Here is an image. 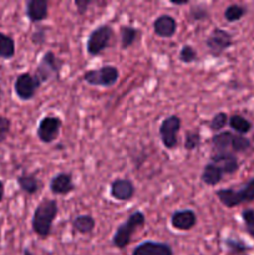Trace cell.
<instances>
[{
  "label": "cell",
  "mask_w": 254,
  "mask_h": 255,
  "mask_svg": "<svg viewBox=\"0 0 254 255\" xmlns=\"http://www.w3.org/2000/svg\"><path fill=\"white\" fill-rule=\"evenodd\" d=\"M59 214V206L55 199L44 198L35 208L31 219L32 231L40 238H47L51 234L52 224Z\"/></svg>",
  "instance_id": "cell-1"
},
{
  "label": "cell",
  "mask_w": 254,
  "mask_h": 255,
  "mask_svg": "<svg viewBox=\"0 0 254 255\" xmlns=\"http://www.w3.org/2000/svg\"><path fill=\"white\" fill-rule=\"evenodd\" d=\"M75 6H76V11L79 15H85L87 12V9L95 4L94 0H75L74 1Z\"/></svg>",
  "instance_id": "cell-35"
},
{
  "label": "cell",
  "mask_w": 254,
  "mask_h": 255,
  "mask_svg": "<svg viewBox=\"0 0 254 255\" xmlns=\"http://www.w3.org/2000/svg\"><path fill=\"white\" fill-rule=\"evenodd\" d=\"M17 186L20 187L24 193L29 194V196H34L41 188V182L37 177H35L34 174H20L16 178Z\"/></svg>",
  "instance_id": "cell-19"
},
{
  "label": "cell",
  "mask_w": 254,
  "mask_h": 255,
  "mask_svg": "<svg viewBox=\"0 0 254 255\" xmlns=\"http://www.w3.org/2000/svg\"><path fill=\"white\" fill-rule=\"evenodd\" d=\"M202 143V137L198 131H188L184 136V149L188 152L196 151Z\"/></svg>",
  "instance_id": "cell-28"
},
{
  "label": "cell",
  "mask_w": 254,
  "mask_h": 255,
  "mask_svg": "<svg viewBox=\"0 0 254 255\" xmlns=\"http://www.w3.org/2000/svg\"><path fill=\"white\" fill-rule=\"evenodd\" d=\"M136 194V187L128 178H116L110 187V196L120 202H128Z\"/></svg>",
  "instance_id": "cell-11"
},
{
  "label": "cell",
  "mask_w": 254,
  "mask_h": 255,
  "mask_svg": "<svg viewBox=\"0 0 254 255\" xmlns=\"http://www.w3.org/2000/svg\"><path fill=\"white\" fill-rule=\"evenodd\" d=\"M211 162L217 164L224 174H233L239 168L238 158L232 152H213L211 154Z\"/></svg>",
  "instance_id": "cell-16"
},
{
  "label": "cell",
  "mask_w": 254,
  "mask_h": 255,
  "mask_svg": "<svg viewBox=\"0 0 254 255\" xmlns=\"http://www.w3.org/2000/svg\"><path fill=\"white\" fill-rule=\"evenodd\" d=\"M1 96H2V90H1V86H0V100H1Z\"/></svg>",
  "instance_id": "cell-39"
},
{
  "label": "cell",
  "mask_w": 254,
  "mask_h": 255,
  "mask_svg": "<svg viewBox=\"0 0 254 255\" xmlns=\"http://www.w3.org/2000/svg\"><path fill=\"white\" fill-rule=\"evenodd\" d=\"M188 16L189 19L193 20V21L197 22H202V21H207L211 16L209 14V9L204 4H197V5H192L189 7L188 11Z\"/></svg>",
  "instance_id": "cell-25"
},
{
  "label": "cell",
  "mask_w": 254,
  "mask_h": 255,
  "mask_svg": "<svg viewBox=\"0 0 254 255\" xmlns=\"http://www.w3.org/2000/svg\"><path fill=\"white\" fill-rule=\"evenodd\" d=\"M4 196H5V187H4V183L0 181V203H1L2 199H4Z\"/></svg>",
  "instance_id": "cell-36"
},
{
  "label": "cell",
  "mask_w": 254,
  "mask_h": 255,
  "mask_svg": "<svg viewBox=\"0 0 254 255\" xmlns=\"http://www.w3.org/2000/svg\"><path fill=\"white\" fill-rule=\"evenodd\" d=\"M188 2H189L188 0H187V1H173V0H171V1H169V4L173 5V6H183V5H187Z\"/></svg>",
  "instance_id": "cell-37"
},
{
  "label": "cell",
  "mask_w": 254,
  "mask_h": 255,
  "mask_svg": "<svg viewBox=\"0 0 254 255\" xmlns=\"http://www.w3.org/2000/svg\"><path fill=\"white\" fill-rule=\"evenodd\" d=\"M139 29L133 26H129V25H122L120 27V37H121V49L127 50L137 41L138 39Z\"/></svg>",
  "instance_id": "cell-22"
},
{
  "label": "cell",
  "mask_w": 254,
  "mask_h": 255,
  "mask_svg": "<svg viewBox=\"0 0 254 255\" xmlns=\"http://www.w3.org/2000/svg\"><path fill=\"white\" fill-rule=\"evenodd\" d=\"M114 36V30L110 25L104 24L95 27L87 36L86 51L90 56H97L109 47Z\"/></svg>",
  "instance_id": "cell-6"
},
{
  "label": "cell",
  "mask_w": 254,
  "mask_h": 255,
  "mask_svg": "<svg viewBox=\"0 0 254 255\" xmlns=\"http://www.w3.org/2000/svg\"><path fill=\"white\" fill-rule=\"evenodd\" d=\"M178 59L183 64H192V62H196L198 60V54H197L193 46H191V45H183L181 47V50H179Z\"/></svg>",
  "instance_id": "cell-30"
},
{
  "label": "cell",
  "mask_w": 254,
  "mask_h": 255,
  "mask_svg": "<svg viewBox=\"0 0 254 255\" xmlns=\"http://www.w3.org/2000/svg\"><path fill=\"white\" fill-rule=\"evenodd\" d=\"M132 255H173V249L168 243L146 241L134 247Z\"/></svg>",
  "instance_id": "cell-15"
},
{
  "label": "cell",
  "mask_w": 254,
  "mask_h": 255,
  "mask_svg": "<svg viewBox=\"0 0 254 255\" xmlns=\"http://www.w3.org/2000/svg\"><path fill=\"white\" fill-rule=\"evenodd\" d=\"M234 133L229 131L219 132L214 134L211 138L213 152H231L229 148H232V141H233Z\"/></svg>",
  "instance_id": "cell-20"
},
{
  "label": "cell",
  "mask_w": 254,
  "mask_h": 255,
  "mask_svg": "<svg viewBox=\"0 0 254 255\" xmlns=\"http://www.w3.org/2000/svg\"><path fill=\"white\" fill-rule=\"evenodd\" d=\"M223 171L217 164L209 162V163H207L203 167V171H202L201 174V181L204 184H207V186L214 187L218 183H221L222 179H223Z\"/></svg>",
  "instance_id": "cell-18"
},
{
  "label": "cell",
  "mask_w": 254,
  "mask_h": 255,
  "mask_svg": "<svg viewBox=\"0 0 254 255\" xmlns=\"http://www.w3.org/2000/svg\"><path fill=\"white\" fill-rule=\"evenodd\" d=\"M242 219H243L247 233L254 238V209H244V211L242 212Z\"/></svg>",
  "instance_id": "cell-31"
},
{
  "label": "cell",
  "mask_w": 254,
  "mask_h": 255,
  "mask_svg": "<svg viewBox=\"0 0 254 255\" xmlns=\"http://www.w3.org/2000/svg\"><path fill=\"white\" fill-rule=\"evenodd\" d=\"M197 224V214L192 209H179L171 217V226L181 232L191 231Z\"/></svg>",
  "instance_id": "cell-14"
},
{
  "label": "cell",
  "mask_w": 254,
  "mask_h": 255,
  "mask_svg": "<svg viewBox=\"0 0 254 255\" xmlns=\"http://www.w3.org/2000/svg\"><path fill=\"white\" fill-rule=\"evenodd\" d=\"M62 66L64 61L61 59H59L52 51H46L42 55L34 75L41 84L49 82L50 80H59Z\"/></svg>",
  "instance_id": "cell-4"
},
{
  "label": "cell",
  "mask_w": 254,
  "mask_h": 255,
  "mask_svg": "<svg viewBox=\"0 0 254 255\" xmlns=\"http://www.w3.org/2000/svg\"><path fill=\"white\" fill-rule=\"evenodd\" d=\"M228 125L237 134H241V136H244L252 129V122L242 115H232L228 119Z\"/></svg>",
  "instance_id": "cell-23"
},
{
  "label": "cell",
  "mask_w": 254,
  "mask_h": 255,
  "mask_svg": "<svg viewBox=\"0 0 254 255\" xmlns=\"http://www.w3.org/2000/svg\"><path fill=\"white\" fill-rule=\"evenodd\" d=\"M24 255H32L31 252H30L29 248H25L24 249Z\"/></svg>",
  "instance_id": "cell-38"
},
{
  "label": "cell",
  "mask_w": 254,
  "mask_h": 255,
  "mask_svg": "<svg viewBox=\"0 0 254 255\" xmlns=\"http://www.w3.org/2000/svg\"><path fill=\"white\" fill-rule=\"evenodd\" d=\"M146 224V216L143 212L136 211L126 219L122 224H120L112 236V244L119 249H124L131 243V239L137 228H141Z\"/></svg>",
  "instance_id": "cell-2"
},
{
  "label": "cell",
  "mask_w": 254,
  "mask_h": 255,
  "mask_svg": "<svg viewBox=\"0 0 254 255\" xmlns=\"http://www.w3.org/2000/svg\"><path fill=\"white\" fill-rule=\"evenodd\" d=\"M252 143L247 137L241 136V134H234L233 141H232V153H243L251 148Z\"/></svg>",
  "instance_id": "cell-29"
},
{
  "label": "cell",
  "mask_w": 254,
  "mask_h": 255,
  "mask_svg": "<svg viewBox=\"0 0 254 255\" xmlns=\"http://www.w3.org/2000/svg\"><path fill=\"white\" fill-rule=\"evenodd\" d=\"M224 243H226V246L228 247L229 249H232V251L234 252H246L249 249V247L247 246L244 242H242L241 239L227 238L226 241H224Z\"/></svg>",
  "instance_id": "cell-33"
},
{
  "label": "cell",
  "mask_w": 254,
  "mask_h": 255,
  "mask_svg": "<svg viewBox=\"0 0 254 255\" xmlns=\"http://www.w3.org/2000/svg\"><path fill=\"white\" fill-rule=\"evenodd\" d=\"M15 51H16L15 40L0 31V57L5 60L12 59L15 56Z\"/></svg>",
  "instance_id": "cell-24"
},
{
  "label": "cell",
  "mask_w": 254,
  "mask_h": 255,
  "mask_svg": "<svg viewBox=\"0 0 254 255\" xmlns=\"http://www.w3.org/2000/svg\"><path fill=\"white\" fill-rule=\"evenodd\" d=\"M247 14V9L242 5L238 4H232L229 6H227V9L224 10V19L228 22H237Z\"/></svg>",
  "instance_id": "cell-26"
},
{
  "label": "cell",
  "mask_w": 254,
  "mask_h": 255,
  "mask_svg": "<svg viewBox=\"0 0 254 255\" xmlns=\"http://www.w3.org/2000/svg\"><path fill=\"white\" fill-rule=\"evenodd\" d=\"M46 27H40V29L35 30L34 34L31 35V42L36 46H42L46 42Z\"/></svg>",
  "instance_id": "cell-34"
},
{
  "label": "cell",
  "mask_w": 254,
  "mask_h": 255,
  "mask_svg": "<svg viewBox=\"0 0 254 255\" xmlns=\"http://www.w3.org/2000/svg\"><path fill=\"white\" fill-rule=\"evenodd\" d=\"M0 237H1V234H0Z\"/></svg>",
  "instance_id": "cell-40"
},
{
  "label": "cell",
  "mask_w": 254,
  "mask_h": 255,
  "mask_svg": "<svg viewBox=\"0 0 254 255\" xmlns=\"http://www.w3.org/2000/svg\"><path fill=\"white\" fill-rule=\"evenodd\" d=\"M181 127L182 120L177 115H171L162 121L159 125L158 134L164 148L174 149L178 146V133Z\"/></svg>",
  "instance_id": "cell-7"
},
{
  "label": "cell",
  "mask_w": 254,
  "mask_h": 255,
  "mask_svg": "<svg viewBox=\"0 0 254 255\" xmlns=\"http://www.w3.org/2000/svg\"><path fill=\"white\" fill-rule=\"evenodd\" d=\"M49 188L55 196H66V194L74 192L76 189V186L72 181L71 173L60 172L50 179Z\"/></svg>",
  "instance_id": "cell-12"
},
{
  "label": "cell",
  "mask_w": 254,
  "mask_h": 255,
  "mask_svg": "<svg viewBox=\"0 0 254 255\" xmlns=\"http://www.w3.org/2000/svg\"><path fill=\"white\" fill-rule=\"evenodd\" d=\"M25 14L32 24L44 21L49 16V2L46 0H29Z\"/></svg>",
  "instance_id": "cell-17"
},
{
  "label": "cell",
  "mask_w": 254,
  "mask_h": 255,
  "mask_svg": "<svg viewBox=\"0 0 254 255\" xmlns=\"http://www.w3.org/2000/svg\"><path fill=\"white\" fill-rule=\"evenodd\" d=\"M177 29H178V24L177 20L171 15H159L156 17L153 21V31L156 36L161 37V39H169L176 35Z\"/></svg>",
  "instance_id": "cell-13"
},
{
  "label": "cell",
  "mask_w": 254,
  "mask_h": 255,
  "mask_svg": "<svg viewBox=\"0 0 254 255\" xmlns=\"http://www.w3.org/2000/svg\"><path fill=\"white\" fill-rule=\"evenodd\" d=\"M228 119L229 117L226 112L223 111L217 112V114L212 117L211 121L208 122L209 129H211L212 132H217V133H219V132L227 126V124H228Z\"/></svg>",
  "instance_id": "cell-27"
},
{
  "label": "cell",
  "mask_w": 254,
  "mask_h": 255,
  "mask_svg": "<svg viewBox=\"0 0 254 255\" xmlns=\"http://www.w3.org/2000/svg\"><path fill=\"white\" fill-rule=\"evenodd\" d=\"M11 129V120L6 116H0V144L6 141Z\"/></svg>",
  "instance_id": "cell-32"
},
{
  "label": "cell",
  "mask_w": 254,
  "mask_h": 255,
  "mask_svg": "<svg viewBox=\"0 0 254 255\" xmlns=\"http://www.w3.org/2000/svg\"><path fill=\"white\" fill-rule=\"evenodd\" d=\"M40 86H41V82L35 75L30 74V72L20 74L14 82L15 94L22 101H29V100L34 99Z\"/></svg>",
  "instance_id": "cell-10"
},
{
  "label": "cell",
  "mask_w": 254,
  "mask_h": 255,
  "mask_svg": "<svg viewBox=\"0 0 254 255\" xmlns=\"http://www.w3.org/2000/svg\"><path fill=\"white\" fill-rule=\"evenodd\" d=\"M204 42L209 54L213 57H219L233 45V37L227 30L222 27H214Z\"/></svg>",
  "instance_id": "cell-9"
},
{
  "label": "cell",
  "mask_w": 254,
  "mask_h": 255,
  "mask_svg": "<svg viewBox=\"0 0 254 255\" xmlns=\"http://www.w3.org/2000/svg\"><path fill=\"white\" fill-rule=\"evenodd\" d=\"M72 228L80 234H90L92 233V231L95 229L96 226V221L92 216L90 214H81V216H77L72 219L71 222Z\"/></svg>",
  "instance_id": "cell-21"
},
{
  "label": "cell",
  "mask_w": 254,
  "mask_h": 255,
  "mask_svg": "<svg viewBox=\"0 0 254 255\" xmlns=\"http://www.w3.org/2000/svg\"><path fill=\"white\" fill-rule=\"evenodd\" d=\"M217 198L227 208H234L243 203L254 201V177L239 189L222 188L216 191Z\"/></svg>",
  "instance_id": "cell-3"
},
{
  "label": "cell",
  "mask_w": 254,
  "mask_h": 255,
  "mask_svg": "<svg viewBox=\"0 0 254 255\" xmlns=\"http://www.w3.org/2000/svg\"><path fill=\"white\" fill-rule=\"evenodd\" d=\"M120 79V70L112 65L89 70L84 74V81L90 86L111 87Z\"/></svg>",
  "instance_id": "cell-5"
},
{
  "label": "cell",
  "mask_w": 254,
  "mask_h": 255,
  "mask_svg": "<svg viewBox=\"0 0 254 255\" xmlns=\"http://www.w3.org/2000/svg\"><path fill=\"white\" fill-rule=\"evenodd\" d=\"M62 127V120L59 116L46 115L40 120L37 125L36 136L41 143L50 144L54 143L60 136V131Z\"/></svg>",
  "instance_id": "cell-8"
}]
</instances>
